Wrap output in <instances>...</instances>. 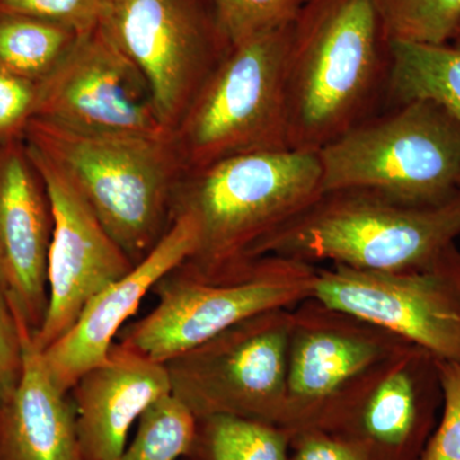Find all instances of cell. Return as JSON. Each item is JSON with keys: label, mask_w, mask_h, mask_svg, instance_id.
I'll return each instance as SVG.
<instances>
[{"label": "cell", "mask_w": 460, "mask_h": 460, "mask_svg": "<svg viewBox=\"0 0 460 460\" xmlns=\"http://www.w3.org/2000/svg\"><path fill=\"white\" fill-rule=\"evenodd\" d=\"M389 66L374 0H311L287 54L288 148L317 153L380 111Z\"/></svg>", "instance_id": "cell-1"}, {"label": "cell", "mask_w": 460, "mask_h": 460, "mask_svg": "<svg viewBox=\"0 0 460 460\" xmlns=\"http://www.w3.org/2000/svg\"><path fill=\"white\" fill-rule=\"evenodd\" d=\"M323 193L316 151L277 150L220 160L184 175L174 217L187 214L198 244L181 263L217 280L253 261L257 247Z\"/></svg>", "instance_id": "cell-2"}, {"label": "cell", "mask_w": 460, "mask_h": 460, "mask_svg": "<svg viewBox=\"0 0 460 460\" xmlns=\"http://www.w3.org/2000/svg\"><path fill=\"white\" fill-rule=\"evenodd\" d=\"M23 140L65 172L133 265L171 229L186 175L171 136L91 135L33 118Z\"/></svg>", "instance_id": "cell-3"}, {"label": "cell", "mask_w": 460, "mask_h": 460, "mask_svg": "<svg viewBox=\"0 0 460 460\" xmlns=\"http://www.w3.org/2000/svg\"><path fill=\"white\" fill-rule=\"evenodd\" d=\"M459 235L460 192L444 204L416 206L372 190H325L263 239L255 259L411 270L434 261Z\"/></svg>", "instance_id": "cell-4"}, {"label": "cell", "mask_w": 460, "mask_h": 460, "mask_svg": "<svg viewBox=\"0 0 460 460\" xmlns=\"http://www.w3.org/2000/svg\"><path fill=\"white\" fill-rule=\"evenodd\" d=\"M317 154L323 192L372 190L416 206L460 192V123L434 100L383 109Z\"/></svg>", "instance_id": "cell-5"}, {"label": "cell", "mask_w": 460, "mask_h": 460, "mask_svg": "<svg viewBox=\"0 0 460 460\" xmlns=\"http://www.w3.org/2000/svg\"><path fill=\"white\" fill-rule=\"evenodd\" d=\"M295 21L230 47L208 75L171 135L186 174L288 148L286 62Z\"/></svg>", "instance_id": "cell-6"}, {"label": "cell", "mask_w": 460, "mask_h": 460, "mask_svg": "<svg viewBox=\"0 0 460 460\" xmlns=\"http://www.w3.org/2000/svg\"><path fill=\"white\" fill-rule=\"evenodd\" d=\"M317 265L280 256H263L217 280H206L181 263L154 288V310L127 323L119 343L154 361L178 354L253 314L293 308L314 296Z\"/></svg>", "instance_id": "cell-7"}, {"label": "cell", "mask_w": 460, "mask_h": 460, "mask_svg": "<svg viewBox=\"0 0 460 460\" xmlns=\"http://www.w3.org/2000/svg\"><path fill=\"white\" fill-rule=\"evenodd\" d=\"M292 308L253 314L165 362L172 394L196 419L233 416L281 428Z\"/></svg>", "instance_id": "cell-8"}, {"label": "cell", "mask_w": 460, "mask_h": 460, "mask_svg": "<svg viewBox=\"0 0 460 460\" xmlns=\"http://www.w3.org/2000/svg\"><path fill=\"white\" fill-rule=\"evenodd\" d=\"M438 359L410 343L341 390L314 429L368 460H419L443 408Z\"/></svg>", "instance_id": "cell-9"}, {"label": "cell", "mask_w": 460, "mask_h": 460, "mask_svg": "<svg viewBox=\"0 0 460 460\" xmlns=\"http://www.w3.org/2000/svg\"><path fill=\"white\" fill-rule=\"evenodd\" d=\"M99 27L146 78L171 135L229 49L196 0H104Z\"/></svg>", "instance_id": "cell-10"}, {"label": "cell", "mask_w": 460, "mask_h": 460, "mask_svg": "<svg viewBox=\"0 0 460 460\" xmlns=\"http://www.w3.org/2000/svg\"><path fill=\"white\" fill-rule=\"evenodd\" d=\"M314 298L383 326L440 361L460 365V250L422 268L374 271L317 266Z\"/></svg>", "instance_id": "cell-11"}, {"label": "cell", "mask_w": 460, "mask_h": 460, "mask_svg": "<svg viewBox=\"0 0 460 460\" xmlns=\"http://www.w3.org/2000/svg\"><path fill=\"white\" fill-rule=\"evenodd\" d=\"M35 118L91 135L169 137L146 78L99 25L40 84Z\"/></svg>", "instance_id": "cell-12"}, {"label": "cell", "mask_w": 460, "mask_h": 460, "mask_svg": "<svg viewBox=\"0 0 460 460\" xmlns=\"http://www.w3.org/2000/svg\"><path fill=\"white\" fill-rule=\"evenodd\" d=\"M410 343L314 296L299 302L292 308L281 428L292 435L314 429L341 390Z\"/></svg>", "instance_id": "cell-13"}, {"label": "cell", "mask_w": 460, "mask_h": 460, "mask_svg": "<svg viewBox=\"0 0 460 460\" xmlns=\"http://www.w3.org/2000/svg\"><path fill=\"white\" fill-rule=\"evenodd\" d=\"M27 150L44 180L53 213L48 256L49 304L44 323L32 334L42 352L68 332L93 296L135 265L65 172L33 148Z\"/></svg>", "instance_id": "cell-14"}, {"label": "cell", "mask_w": 460, "mask_h": 460, "mask_svg": "<svg viewBox=\"0 0 460 460\" xmlns=\"http://www.w3.org/2000/svg\"><path fill=\"white\" fill-rule=\"evenodd\" d=\"M53 213L23 138L0 147V281L33 332L49 304L48 256Z\"/></svg>", "instance_id": "cell-15"}, {"label": "cell", "mask_w": 460, "mask_h": 460, "mask_svg": "<svg viewBox=\"0 0 460 460\" xmlns=\"http://www.w3.org/2000/svg\"><path fill=\"white\" fill-rule=\"evenodd\" d=\"M198 228L192 217L177 214L162 241L128 274L109 284L84 308L58 341L42 350L51 380L69 393L84 372L108 358L127 321L166 274L195 252Z\"/></svg>", "instance_id": "cell-16"}, {"label": "cell", "mask_w": 460, "mask_h": 460, "mask_svg": "<svg viewBox=\"0 0 460 460\" xmlns=\"http://www.w3.org/2000/svg\"><path fill=\"white\" fill-rule=\"evenodd\" d=\"M172 394L164 363L115 341L108 358L69 390L84 460H115L145 411Z\"/></svg>", "instance_id": "cell-17"}, {"label": "cell", "mask_w": 460, "mask_h": 460, "mask_svg": "<svg viewBox=\"0 0 460 460\" xmlns=\"http://www.w3.org/2000/svg\"><path fill=\"white\" fill-rule=\"evenodd\" d=\"M13 313L22 370L16 389L0 404V460H84L71 396L51 380L33 343V330L14 308Z\"/></svg>", "instance_id": "cell-18"}, {"label": "cell", "mask_w": 460, "mask_h": 460, "mask_svg": "<svg viewBox=\"0 0 460 460\" xmlns=\"http://www.w3.org/2000/svg\"><path fill=\"white\" fill-rule=\"evenodd\" d=\"M389 53L383 109L434 100L460 123V38L443 45L393 41Z\"/></svg>", "instance_id": "cell-19"}, {"label": "cell", "mask_w": 460, "mask_h": 460, "mask_svg": "<svg viewBox=\"0 0 460 460\" xmlns=\"http://www.w3.org/2000/svg\"><path fill=\"white\" fill-rule=\"evenodd\" d=\"M78 35L68 27L40 18L0 13V69L44 83L63 62Z\"/></svg>", "instance_id": "cell-20"}, {"label": "cell", "mask_w": 460, "mask_h": 460, "mask_svg": "<svg viewBox=\"0 0 460 460\" xmlns=\"http://www.w3.org/2000/svg\"><path fill=\"white\" fill-rule=\"evenodd\" d=\"M292 436L286 429L260 420L202 417L181 460H290Z\"/></svg>", "instance_id": "cell-21"}, {"label": "cell", "mask_w": 460, "mask_h": 460, "mask_svg": "<svg viewBox=\"0 0 460 460\" xmlns=\"http://www.w3.org/2000/svg\"><path fill=\"white\" fill-rule=\"evenodd\" d=\"M387 42L443 45L460 36V0H374Z\"/></svg>", "instance_id": "cell-22"}, {"label": "cell", "mask_w": 460, "mask_h": 460, "mask_svg": "<svg viewBox=\"0 0 460 460\" xmlns=\"http://www.w3.org/2000/svg\"><path fill=\"white\" fill-rule=\"evenodd\" d=\"M132 443L115 460H178L189 453L198 419L172 394L153 402L137 420Z\"/></svg>", "instance_id": "cell-23"}, {"label": "cell", "mask_w": 460, "mask_h": 460, "mask_svg": "<svg viewBox=\"0 0 460 460\" xmlns=\"http://www.w3.org/2000/svg\"><path fill=\"white\" fill-rule=\"evenodd\" d=\"M217 30L230 47L292 23L301 0H211Z\"/></svg>", "instance_id": "cell-24"}, {"label": "cell", "mask_w": 460, "mask_h": 460, "mask_svg": "<svg viewBox=\"0 0 460 460\" xmlns=\"http://www.w3.org/2000/svg\"><path fill=\"white\" fill-rule=\"evenodd\" d=\"M443 408L419 460H460V365L438 359Z\"/></svg>", "instance_id": "cell-25"}, {"label": "cell", "mask_w": 460, "mask_h": 460, "mask_svg": "<svg viewBox=\"0 0 460 460\" xmlns=\"http://www.w3.org/2000/svg\"><path fill=\"white\" fill-rule=\"evenodd\" d=\"M104 0H0V13L23 14L78 33L99 25Z\"/></svg>", "instance_id": "cell-26"}, {"label": "cell", "mask_w": 460, "mask_h": 460, "mask_svg": "<svg viewBox=\"0 0 460 460\" xmlns=\"http://www.w3.org/2000/svg\"><path fill=\"white\" fill-rule=\"evenodd\" d=\"M40 84L0 69V147L21 140L38 111Z\"/></svg>", "instance_id": "cell-27"}, {"label": "cell", "mask_w": 460, "mask_h": 460, "mask_svg": "<svg viewBox=\"0 0 460 460\" xmlns=\"http://www.w3.org/2000/svg\"><path fill=\"white\" fill-rule=\"evenodd\" d=\"M22 370L20 329L7 292L0 281V404L16 389Z\"/></svg>", "instance_id": "cell-28"}, {"label": "cell", "mask_w": 460, "mask_h": 460, "mask_svg": "<svg viewBox=\"0 0 460 460\" xmlns=\"http://www.w3.org/2000/svg\"><path fill=\"white\" fill-rule=\"evenodd\" d=\"M290 460H368L352 445L320 429H305L292 436Z\"/></svg>", "instance_id": "cell-29"}, {"label": "cell", "mask_w": 460, "mask_h": 460, "mask_svg": "<svg viewBox=\"0 0 460 460\" xmlns=\"http://www.w3.org/2000/svg\"><path fill=\"white\" fill-rule=\"evenodd\" d=\"M459 38H460V36H459Z\"/></svg>", "instance_id": "cell-30"}]
</instances>
